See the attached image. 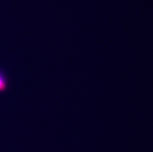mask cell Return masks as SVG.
<instances>
[{
  "label": "cell",
  "instance_id": "1",
  "mask_svg": "<svg viewBox=\"0 0 153 152\" xmlns=\"http://www.w3.org/2000/svg\"><path fill=\"white\" fill-rule=\"evenodd\" d=\"M7 86V78L3 71L0 70V91H2Z\"/></svg>",
  "mask_w": 153,
  "mask_h": 152
}]
</instances>
